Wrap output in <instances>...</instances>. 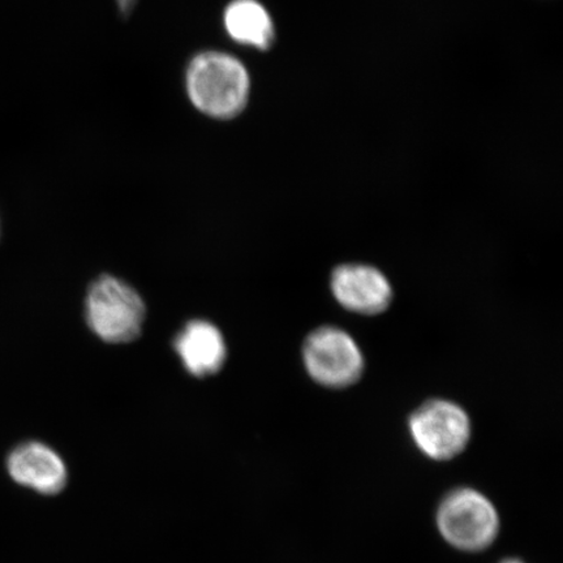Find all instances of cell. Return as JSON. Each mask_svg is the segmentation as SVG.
Returning <instances> with one entry per match:
<instances>
[{
  "mask_svg": "<svg viewBox=\"0 0 563 563\" xmlns=\"http://www.w3.org/2000/svg\"><path fill=\"white\" fill-rule=\"evenodd\" d=\"M185 86L188 100L202 115L231 121L249 106L252 81L250 70L238 56L207 51L189 60Z\"/></svg>",
  "mask_w": 563,
  "mask_h": 563,
  "instance_id": "1",
  "label": "cell"
},
{
  "mask_svg": "<svg viewBox=\"0 0 563 563\" xmlns=\"http://www.w3.org/2000/svg\"><path fill=\"white\" fill-rule=\"evenodd\" d=\"M438 528L443 540L457 551L482 552L495 543L499 516L490 499L473 488H457L442 499Z\"/></svg>",
  "mask_w": 563,
  "mask_h": 563,
  "instance_id": "2",
  "label": "cell"
},
{
  "mask_svg": "<svg viewBox=\"0 0 563 563\" xmlns=\"http://www.w3.org/2000/svg\"><path fill=\"white\" fill-rule=\"evenodd\" d=\"M145 320V306L140 295L124 282L102 276L90 286L87 321L101 340L110 343L135 341Z\"/></svg>",
  "mask_w": 563,
  "mask_h": 563,
  "instance_id": "3",
  "label": "cell"
},
{
  "mask_svg": "<svg viewBox=\"0 0 563 563\" xmlns=\"http://www.w3.org/2000/svg\"><path fill=\"white\" fill-rule=\"evenodd\" d=\"M411 439L429 460L452 461L468 446L473 426L460 405L446 399L428 400L408 420Z\"/></svg>",
  "mask_w": 563,
  "mask_h": 563,
  "instance_id": "4",
  "label": "cell"
},
{
  "mask_svg": "<svg viewBox=\"0 0 563 563\" xmlns=\"http://www.w3.org/2000/svg\"><path fill=\"white\" fill-rule=\"evenodd\" d=\"M302 357L309 376L317 384L343 389L363 376L364 357L354 338L342 329L322 327L309 334Z\"/></svg>",
  "mask_w": 563,
  "mask_h": 563,
  "instance_id": "5",
  "label": "cell"
},
{
  "mask_svg": "<svg viewBox=\"0 0 563 563\" xmlns=\"http://www.w3.org/2000/svg\"><path fill=\"white\" fill-rule=\"evenodd\" d=\"M330 285L338 302L358 314L383 313L393 299L390 282L376 267L368 265L338 266Z\"/></svg>",
  "mask_w": 563,
  "mask_h": 563,
  "instance_id": "6",
  "label": "cell"
},
{
  "mask_svg": "<svg viewBox=\"0 0 563 563\" xmlns=\"http://www.w3.org/2000/svg\"><path fill=\"white\" fill-rule=\"evenodd\" d=\"M7 470L18 484L41 493L56 495L65 489L68 471L65 461L51 446L37 441L21 443L7 460Z\"/></svg>",
  "mask_w": 563,
  "mask_h": 563,
  "instance_id": "7",
  "label": "cell"
},
{
  "mask_svg": "<svg viewBox=\"0 0 563 563\" xmlns=\"http://www.w3.org/2000/svg\"><path fill=\"white\" fill-rule=\"evenodd\" d=\"M174 347L186 369L196 377L216 375L227 358V346L220 330L207 321L188 322L176 336Z\"/></svg>",
  "mask_w": 563,
  "mask_h": 563,
  "instance_id": "8",
  "label": "cell"
},
{
  "mask_svg": "<svg viewBox=\"0 0 563 563\" xmlns=\"http://www.w3.org/2000/svg\"><path fill=\"white\" fill-rule=\"evenodd\" d=\"M223 26L236 44L269 51L276 40L273 18L258 0H231L223 11Z\"/></svg>",
  "mask_w": 563,
  "mask_h": 563,
  "instance_id": "9",
  "label": "cell"
},
{
  "mask_svg": "<svg viewBox=\"0 0 563 563\" xmlns=\"http://www.w3.org/2000/svg\"><path fill=\"white\" fill-rule=\"evenodd\" d=\"M136 3L137 0H117L118 10L123 16H129Z\"/></svg>",
  "mask_w": 563,
  "mask_h": 563,
  "instance_id": "10",
  "label": "cell"
},
{
  "mask_svg": "<svg viewBox=\"0 0 563 563\" xmlns=\"http://www.w3.org/2000/svg\"><path fill=\"white\" fill-rule=\"evenodd\" d=\"M501 563H525V562L520 561V560H516V559H510V560H505Z\"/></svg>",
  "mask_w": 563,
  "mask_h": 563,
  "instance_id": "11",
  "label": "cell"
}]
</instances>
